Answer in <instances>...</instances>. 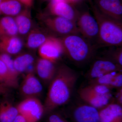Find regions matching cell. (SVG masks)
I'll return each mask as SVG.
<instances>
[{
  "label": "cell",
  "mask_w": 122,
  "mask_h": 122,
  "mask_svg": "<svg viewBox=\"0 0 122 122\" xmlns=\"http://www.w3.org/2000/svg\"><path fill=\"white\" fill-rule=\"evenodd\" d=\"M52 11L57 16L65 18L76 23L78 15L72 7L63 0H53Z\"/></svg>",
  "instance_id": "15"
},
{
  "label": "cell",
  "mask_w": 122,
  "mask_h": 122,
  "mask_svg": "<svg viewBox=\"0 0 122 122\" xmlns=\"http://www.w3.org/2000/svg\"><path fill=\"white\" fill-rule=\"evenodd\" d=\"M99 5L102 13L122 22V6L120 0H100Z\"/></svg>",
  "instance_id": "14"
},
{
  "label": "cell",
  "mask_w": 122,
  "mask_h": 122,
  "mask_svg": "<svg viewBox=\"0 0 122 122\" xmlns=\"http://www.w3.org/2000/svg\"><path fill=\"white\" fill-rule=\"evenodd\" d=\"M67 115L72 122H99L98 109L82 101L71 107Z\"/></svg>",
  "instance_id": "4"
},
{
  "label": "cell",
  "mask_w": 122,
  "mask_h": 122,
  "mask_svg": "<svg viewBox=\"0 0 122 122\" xmlns=\"http://www.w3.org/2000/svg\"><path fill=\"white\" fill-rule=\"evenodd\" d=\"M109 52L106 55V58L110 59L115 62L118 65L122 66V47H118L117 49L113 51Z\"/></svg>",
  "instance_id": "27"
},
{
  "label": "cell",
  "mask_w": 122,
  "mask_h": 122,
  "mask_svg": "<svg viewBox=\"0 0 122 122\" xmlns=\"http://www.w3.org/2000/svg\"><path fill=\"white\" fill-rule=\"evenodd\" d=\"M21 9L20 3L15 0H5L1 2L0 10L3 13L8 15H15Z\"/></svg>",
  "instance_id": "23"
},
{
  "label": "cell",
  "mask_w": 122,
  "mask_h": 122,
  "mask_svg": "<svg viewBox=\"0 0 122 122\" xmlns=\"http://www.w3.org/2000/svg\"><path fill=\"white\" fill-rule=\"evenodd\" d=\"M16 107L28 122H37L45 114L44 105L37 97L25 98Z\"/></svg>",
  "instance_id": "6"
},
{
  "label": "cell",
  "mask_w": 122,
  "mask_h": 122,
  "mask_svg": "<svg viewBox=\"0 0 122 122\" xmlns=\"http://www.w3.org/2000/svg\"><path fill=\"white\" fill-rule=\"evenodd\" d=\"M76 25L79 32L82 37L92 44V42L94 41L97 43L98 25L94 16L88 12L79 15L76 20Z\"/></svg>",
  "instance_id": "5"
},
{
  "label": "cell",
  "mask_w": 122,
  "mask_h": 122,
  "mask_svg": "<svg viewBox=\"0 0 122 122\" xmlns=\"http://www.w3.org/2000/svg\"><path fill=\"white\" fill-rule=\"evenodd\" d=\"M83 88L87 91L99 95H106L111 93L112 89L105 85L100 84L89 83Z\"/></svg>",
  "instance_id": "24"
},
{
  "label": "cell",
  "mask_w": 122,
  "mask_h": 122,
  "mask_svg": "<svg viewBox=\"0 0 122 122\" xmlns=\"http://www.w3.org/2000/svg\"><path fill=\"white\" fill-rule=\"evenodd\" d=\"M47 115L46 122H70L62 114L54 111Z\"/></svg>",
  "instance_id": "28"
},
{
  "label": "cell",
  "mask_w": 122,
  "mask_h": 122,
  "mask_svg": "<svg viewBox=\"0 0 122 122\" xmlns=\"http://www.w3.org/2000/svg\"><path fill=\"white\" fill-rule=\"evenodd\" d=\"M54 63L46 59L40 58L36 66V72L39 78L44 83L49 85L56 72L57 67Z\"/></svg>",
  "instance_id": "13"
},
{
  "label": "cell",
  "mask_w": 122,
  "mask_h": 122,
  "mask_svg": "<svg viewBox=\"0 0 122 122\" xmlns=\"http://www.w3.org/2000/svg\"><path fill=\"white\" fill-rule=\"evenodd\" d=\"M122 71V67L106 58L95 60L86 74L90 81L100 77L110 72Z\"/></svg>",
  "instance_id": "9"
},
{
  "label": "cell",
  "mask_w": 122,
  "mask_h": 122,
  "mask_svg": "<svg viewBox=\"0 0 122 122\" xmlns=\"http://www.w3.org/2000/svg\"><path fill=\"white\" fill-rule=\"evenodd\" d=\"M79 97L82 102L99 110L114 101L112 93L100 95L92 93L83 87L78 92Z\"/></svg>",
  "instance_id": "11"
},
{
  "label": "cell",
  "mask_w": 122,
  "mask_h": 122,
  "mask_svg": "<svg viewBox=\"0 0 122 122\" xmlns=\"http://www.w3.org/2000/svg\"><path fill=\"white\" fill-rule=\"evenodd\" d=\"M118 72L119 71H114L110 72L100 77L91 80L90 81V83H94L105 85L110 88V85L112 82L114 77Z\"/></svg>",
  "instance_id": "26"
},
{
  "label": "cell",
  "mask_w": 122,
  "mask_h": 122,
  "mask_svg": "<svg viewBox=\"0 0 122 122\" xmlns=\"http://www.w3.org/2000/svg\"><path fill=\"white\" fill-rule=\"evenodd\" d=\"M122 86V71H119L114 76L112 82L110 85V88H118Z\"/></svg>",
  "instance_id": "29"
},
{
  "label": "cell",
  "mask_w": 122,
  "mask_h": 122,
  "mask_svg": "<svg viewBox=\"0 0 122 122\" xmlns=\"http://www.w3.org/2000/svg\"><path fill=\"white\" fill-rule=\"evenodd\" d=\"M24 4L28 6H30L32 5L33 0H20Z\"/></svg>",
  "instance_id": "33"
},
{
  "label": "cell",
  "mask_w": 122,
  "mask_h": 122,
  "mask_svg": "<svg viewBox=\"0 0 122 122\" xmlns=\"http://www.w3.org/2000/svg\"><path fill=\"white\" fill-rule=\"evenodd\" d=\"M9 88L5 85L0 84V95L7 93L8 92Z\"/></svg>",
  "instance_id": "31"
},
{
  "label": "cell",
  "mask_w": 122,
  "mask_h": 122,
  "mask_svg": "<svg viewBox=\"0 0 122 122\" xmlns=\"http://www.w3.org/2000/svg\"><path fill=\"white\" fill-rule=\"evenodd\" d=\"M0 84L7 86L9 88H16L18 81L12 76L7 66L0 59Z\"/></svg>",
  "instance_id": "20"
},
{
  "label": "cell",
  "mask_w": 122,
  "mask_h": 122,
  "mask_svg": "<svg viewBox=\"0 0 122 122\" xmlns=\"http://www.w3.org/2000/svg\"><path fill=\"white\" fill-rule=\"evenodd\" d=\"M98 110L99 122H122V106L114 101Z\"/></svg>",
  "instance_id": "12"
},
{
  "label": "cell",
  "mask_w": 122,
  "mask_h": 122,
  "mask_svg": "<svg viewBox=\"0 0 122 122\" xmlns=\"http://www.w3.org/2000/svg\"><path fill=\"white\" fill-rule=\"evenodd\" d=\"M0 59L4 62L7 66L13 78L16 81H18V77L19 74L14 68L13 60L12 59L10 55L4 53H0Z\"/></svg>",
  "instance_id": "25"
},
{
  "label": "cell",
  "mask_w": 122,
  "mask_h": 122,
  "mask_svg": "<svg viewBox=\"0 0 122 122\" xmlns=\"http://www.w3.org/2000/svg\"><path fill=\"white\" fill-rule=\"evenodd\" d=\"M22 47V41L16 36L0 38V53L9 55L16 54Z\"/></svg>",
  "instance_id": "16"
},
{
  "label": "cell",
  "mask_w": 122,
  "mask_h": 122,
  "mask_svg": "<svg viewBox=\"0 0 122 122\" xmlns=\"http://www.w3.org/2000/svg\"><path fill=\"white\" fill-rule=\"evenodd\" d=\"M34 61L32 55L28 53H24L19 55L14 60V65L17 73H20L27 70Z\"/></svg>",
  "instance_id": "21"
},
{
  "label": "cell",
  "mask_w": 122,
  "mask_h": 122,
  "mask_svg": "<svg viewBox=\"0 0 122 122\" xmlns=\"http://www.w3.org/2000/svg\"><path fill=\"white\" fill-rule=\"evenodd\" d=\"M13 122H28L26 119L21 115L18 114Z\"/></svg>",
  "instance_id": "32"
},
{
  "label": "cell",
  "mask_w": 122,
  "mask_h": 122,
  "mask_svg": "<svg viewBox=\"0 0 122 122\" xmlns=\"http://www.w3.org/2000/svg\"><path fill=\"white\" fill-rule=\"evenodd\" d=\"M43 87L41 82L32 71L27 73L20 87V92L25 98L36 97L41 94Z\"/></svg>",
  "instance_id": "10"
},
{
  "label": "cell",
  "mask_w": 122,
  "mask_h": 122,
  "mask_svg": "<svg viewBox=\"0 0 122 122\" xmlns=\"http://www.w3.org/2000/svg\"><path fill=\"white\" fill-rule=\"evenodd\" d=\"M1 0H0V5L1 4Z\"/></svg>",
  "instance_id": "34"
},
{
  "label": "cell",
  "mask_w": 122,
  "mask_h": 122,
  "mask_svg": "<svg viewBox=\"0 0 122 122\" xmlns=\"http://www.w3.org/2000/svg\"><path fill=\"white\" fill-rule=\"evenodd\" d=\"M18 114L17 107L9 102L0 104V122H13Z\"/></svg>",
  "instance_id": "18"
},
{
  "label": "cell",
  "mask_w": 122,
  "mask_h": 122,
  "mask_svg": "<svg viewBox=\"0 0 122 122\" xmlns=\"http://www.w3.org/2000/svg\"><path fill=\"white\" fill-rule=\"evenodd\" d=\"M94 17L99 27L98 44L107 46L122 47V23L94 10Z\"/></svg>",
  "instance_id": "3"
},
{
  "label": "cell",
  "mask_w": 122,
  "mask_h": 122,
  "mask_svg": "<svg viewBox=\"0 0 122 122\" xmlns=\"http://www.w3.org/2000/svg\"><path fill=\"white\" fill-rule=\"evenodd\" d=\"M38 53L41 58L55 63L64 54L61 39L49 37L39 47Z\"/></svg>",
  "instance_id": "8"
},
{
  "label": "cell",
  "mask_w": 122,
  "mask_h": 122,
  "mask_svg": "<svg viewBox=\"0 0 122 122\" xmlns=\"http://www.w3.org/2000/svg\"><path fill=\"white\" fill-rule=\"evenodd\" d=\"M44 22L51 31L63 37L74 34H80L76 23L65 18L58 16L47 18Z\"/></svg>",
  "instance_id": "7"
},
{
  "label": "cell",
  "mask_w": 122,
  "mask_h": 122,
  "mask_svg": "<svg viewBox=\"0 0 122 122\" xmlns=\"http://www.w3.org/2000/svg\"><path fill=\"white\" fill-rule=\"evenodd\" d=\"M61 39L64 54L74 63L83 64L93 56L96 47L80 34H70Z\"/></svg>",
  "instance_id": "2"
},
{
  "label": "cell",
  "mask_w": 122,
  "mask_h": 122,
  "mask_svg": "<svg viewBox=\"0 0 122 122\" xmlns=\"http://www.w3.org/2000/svg\"><path fill=\"white\" fill-rule=\"evenodd\" d=\"M18 32L15 20L10 17L0 19V38L15 36Z\"/></svg>",
  "instance_id": "17"
},
{
  "label": "cell",
  "mask_w": 122,
  "mask_h": 122,
  "mask_svg": "<svg viewBox=\"0 0 122 122\" xmlns=\"http://www.w3.org/2000/svg\"><path fill=\"white\" fill-rule=\"evenodd\" d=\"M15 21L18 32L21 34H26L30 30L31 20L28 13L24 12L18 15L15 18Z\"/></svg>",
  "instance_id": "22"
},
{
  "label": "cell",
  "mask_w": 122,
  "mask_h": 122,
  "mask_svg": "<svg viewBox=\"0 0 122 122\" xmlns=\"http://www.w3.org/2000/svg\"><path fill=\"white\" fill-rule=\"evenodd\" d=\"M49 37L39 30H34L31 31L28 36L27 46L31 49L37 48L44 43Z\"/></svg>",
  "instance_id": "19"
},
{
  "label": "cell",
  "mask_w": 122,
  "mask_h": 122,
  "mask_svg": "<svg viewBox=\"0 0 122 122\" xmlns=\"http://www.w3.org/2000/svg\"><path fill=\"white\" fill-rule=\"evenodd\" d=\"M117 89L114 97V100L115 102L122 106V87Z\"/></svg>",
  "instance_id": "30"
},
{
  "label": "cell",
  "mask_w": 122,
  "mask_h": 122,
  "mask_svg": "<svg viewBox=\"0 0 122 122\" xmlns=\"http://www.w3.org/2000/svg\"><path fill=\"white\" fill-rule=\"evenodd\" d=\"M77 72L65 65L57 67L56 74L49 84L44 107L45 114L68 103L78 81Z\"/></svg>",
  "instance_id": "1"
}]
</instances>
